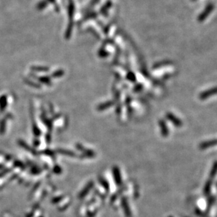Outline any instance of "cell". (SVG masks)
<instances>
[{
	"label": "cell",
	"instance_id": "ac0fdd59",
	"mask_svg": "<svg viewBox=\"0 0 217 217\" xmlns=\"http://www.w3.org/2000/svg\"><path fill=\"white\" fill-rule=\"evenodd\" d=\"M169 217H172V216H169Z\"/></svg>",
	"mask_w": 217,
	"mask_h": 217
},
{
	"label": "cell",
	"instance_id": "e0dca14e",
	"mask_svg": "<svg viewBox=\"0 0 217 217\" xmlns=\"http://www.w3.org/2000/svg\"><path fill=\"white\" fill-rule=\"evenodd\" d=\"M216 188H217V183H216Z\"/></svg>",
	"mask_w": 217,
	"mask_h": 217
},
{
	"label": "cell",
	"instance_id": "6da1fadb",
	"mask_svg": "<svg viewBox=\"0 0 217 217\" xmlns=\"http://www.w3.org/2000/svg\"><path fill=\"white\" fill-rule=\"evenodd\" d=\"M121 205L122 207V209L124 210V213L126 217H132V213L130 209L129 205L128 203V200L127 198L125 197H123L121 199Z\"/></svg>",
	"mask_w": 217,
	"mask_h": 217
},
{
	"label": "cell",
	"instance_id": "277c9868",
	"mask_svg": "<svg viewBox=\"0 0 217 217\" xmlns=\"http://www.w3.org/2000/svg\"><path fill=\"white\" fill-rule=\"evenodd\" d=\"M213 9H214V4H209V5L205 8V10L203 11V12H202V14L199 16V17H198L199 21H203L204 20H205L207 16H209V14L212 12Z\"/></svg>",
	"mask_w": 217,
	"mask_h": 217
},
{
	"label": "cell",
	"instance_id": "7a4b0ae2",
	"mask_svg": "<svg viewBox=\"0 0 217 217\" xmlns=\"http://www.w3.org/2000/svg\"><path fill=\"white\" fill-rule=\"evenodd\" d=\"M112 174H113L114 180H115V183L117 186H120L122 185V180L121 172H120V169L118 167H114L112 168Z\"/></svg>",
	"mask_w": 217,
	"mask_h": 217
},
{
	"label": "cell",
	"instance_id": "8fae6325",
	"mask_svg": "<svg viewBox=\"0 0 217 217\" xmlns=\"http://www.w3.org/2000/svg\"><path fill=\"white\" fill-rule=\"evenodd\" d=\"M113 103L111 102V101H109V102H106L104 103L101 104L98 107V110H104L105 109H107L108 107H111V106L113 105Z\"/></svg>",
	"mask_w": 217,
	"mask_h": 217
},
{
	"label": "cell",
	"instance_id": "3957f363",
	"mask_svg": "<svg viewBox=\"0 0 217 217\" xmlns=\"http://www.w3.org/2000/svg\"><path fill=\"white\" fill-rule=\"evenodd\" d=\"M166 117H167V118L168 119V120L172 122L174 126H176L177 127H180L183 125V122L179 118H178L177 116H175L174 114L169 112V113H167V115H166Z\"/></svg>",
	"mask_w": 217,
	"mask_h": 217
},
{
	"label": "cell",
	"instance_id": "4fadbf2b",
	"mask_svg": "<svg viewBox=\"0 0 217 217\" xmlns=\"http://www.w3.org/2000/svg\"><path fill=\"white\" fill-rule=\"evenodd\" d=\"M92 186H93V183L92 182H90L89 184H87V186H86L85 187L84 190H83L82 192H81V197H83V196H84L85 195H86V194H87V192L91 190Z\"/></svg>",
	"mask_w": 217,
	"mask_h": 217
},
{
	"label": "cell",
	"instance_id": "5bb4252c",
	"mask_svg": "<svg viewBox=\"0 0 217 217\" xmlns=\"http://www.w3.org/2000/svg\"><path fill=\"white\" fill-rule=\"evenodd\" d=\"M40 80L41 81H42V82L46 83V84H49V83L51 82L50 79L49 77H41V78H40Z\"/></svg>",
	"mask_w": 217,
	"mask_h": 217
},
{
	"label": "cell",
	"instance_id": "8992f818",
	"mask_svg": "<svg viewBox=\"0 0 217 217\" xmlns=\"http://www.w3.org/2000/svg\"><path fill=\"white\" fill-rule=\"evenodd\" d=\"M217 94V88H213V89H209V90L205 91L204 92H202L200 94V99L202 100H205V99H208L210 96L214 95V94Z\"/></svg>",
	"mask_w": 217,
	"mask_h": 217
},
{
	"label": "cell",
	"instance_id": "9a60e30c",
	"mask_svg": "<svg viewBox=\"0 0 217 217\" xmlns=\"http://www.w3.org/2000/svg\"><path fill=\"white\" fill-rule=\"evenodd\" d=\"M63 75V71H58L54 74L53 75V76L54 77H61Z\"/></svg>",
	"mask_w": 217,
	"mask_h": 217
},
{
	"label": "cell",
	"instance_id": "9c48e42d",
	"mask_svg": "<svg viewBox=\"0 0 217 217\" xmlns=\"http://www.w3.org/2000/svg\"><path fill=\"white\" fill-rule=\"evenodd\" d=\"M216 173H217V161L215 162L214 163L213 166H212V168L209 173V179L213 180L215 176L216 175Z\"/></svg>",
	"mask_w": 217,
	"mask_h": 217
},
{
	"label": "cell",
	"instance_id": "7c38bea8",
	"mask_svg": "<svg viewBox=\"0 0 217 217\" xmlns=\"http://www.w3.org/2000/svg\"><path fill=\"white\" fill-rule=\"evenodd\" d=\"M99 182L101 183V185H102V186L104 188H105V190H107V191H108V190H110V186H109L108 182H107L105 179L101 177L100 179H99Z\"/></svg>",
	"mask_w": 217,
	"mask_h": 217
},
{
	"label": "cell",
	"instance_id": "30bf717a",
	"mask_svg": "<svg viewBox=\"0 0 217 217\" xmlns=\"http://www.w3.org/2000/svg\"><path fill=\"white\" fill-rule=\"evenodd\" d=\"M7 101H6V96H3L0 98V111L2 112L6 108Z\"/></svg>",
	"mask_w": 217,
	"mask_h": 217
},
{
	"label": "cell",
	"instance_id": "52a82bcc",
	"mask_svg": "<svg viewBox=\"0 0 217 217\" xmlns=\"http://www.w3.org/2000/svg\"><path fill=\"white\" fill-rule=\"evenodd\" d=\"M159 127L160 129L162 136L164 137H167L169 136V129L167 124L164 120H159Z\"/></svg>",
	"mask_w": 217,
	"mask_h": 217
},
{
	"label": "cell",
	"instance_id": "5b68a950",
	"mask_svg": "<svg viewBox=\"0 0 217 217\" xmlns=\"http://www.w3.org/2000/svg\"><path fill=\"white\" fill-rule=\"evenodd\" d=\"M217 145V139L211 140L208 141H204L202 143L199 144V149L200 150H205L207 148H209L211 147H214Z\"/></svg>",
	"mask_w": 217,
	"mask_h": 217
},
{
	"label": "cell",
	"instance_id": "2e32d148",
	"mask_svg": "<svg viewBox=\"0 0 217 217\" xmlns=\"http://www.w3.org/2000/svg\"><path fill=\"white\" fill-rule=\"evenodd\" d=\"M34 71H48V68H33Z\"/></svg>",
	"mask_w": 217,
	"mask_h": 217
},
{
	"label": "cell",
	"instance_id": "ba28073f",
	"mask_svg": "<svg viewBox=\"0 0 217 217\" xmlns=\"http://www.w3.org/2000/svg\"><path fill=\"white\" fill-rule=\"evenodd\" d=\"M212 179H209V180L207 181L205 183V187H204V190L203 192L205 195H208L210 193V191H211V188H212Z\"/></svg>",
	"mask_w": 217,
	"mask_h": 217
}]
</instances>
